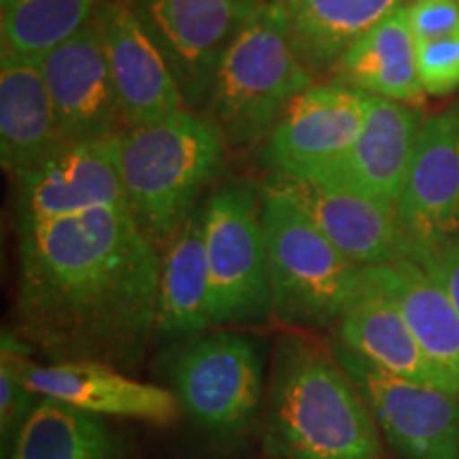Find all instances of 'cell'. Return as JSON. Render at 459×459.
<instances>
[{"mask_svg":"<svg viewBox=\"0 0 459 459\" xmlns=\"http://www.w3.org/2000/svg\"><path fill=\"white\" fill-rule=\"evenodd\" d=\"M181 409L200 429L232 440L254 428L260 415L262 355L249 336L217 332L189 344L175 366Z\"/></svg>","mask_w":459,"mask_h":459,"instance_id":"52a82bcc","label":"cell"},{"mask_svg":"<svg viewBox=\"0 0 459 459\" xmlns=\"http://www.w3.org/2000/svg\"><path fill=\"white\" fill-rule=\"evenodd\" d=\"M336 82L370 96L406 105H421L426 90L419 82L417 41L412 37L409 7L395 9L341 56Z\"/></svg>","mask_w":459,"mask_h":459,"instance_id":"ffe728a7","label":"cell"},{"mask_svg":"<svg viewBox=\"0 0 459 459\" xmlns=\"http://www.w3.org/2000/svg\"><path fill=\"white\" fill-rule=\"evenodd\" d=\"M395 304L429 358L459 378V311L421 264L398 260L366 268Z\"/></svg>","mask_w":459,"mask_h":459,"instance_id":"44dd1931","label":"cell"},{"mask_svg":"<svg viewBox=\"0 0 459 459\" xmlns=\"http://www.w3.org/2000/svg\"><path fill=\"white\" fill-rule=\"evenodd\" d=\"M211 325L203 209L187 217L160 262L156 334L189 336Z\"/></svg>","mask_w":459,"mask_h":459,"instance_id":"7402d4cb","label":"cell"},{"mask_svg":"<svg viewBox=\"0 0 459 459\" xmlns=\"http://www.w3.org/2000/svg\"><path fill=\"white\" fill-rule=\"evenodd\" d=\"M65 143L119 136L124 122L96 17L39 56Z\"/></svg>","mask_w":459,"mask_h":459,"instance_id":"7c38bea8","label":"cell"},{"mask_svg":"<svg viewBox=\"0 0 459 459\" xmlns=\"http://www.w3.org/2000/svg\"><path fill=\"white\" fill-rule=\"evenodd\" d=\"M395 221L406 260L421 264L459 245V107L423 122Z\"/></svg>","mask_w":459,"mask_h":459,"instance_id":"ba28073f","label":"cell"},{"mask_svg":"<svg viewBox=\"0 0 459 459\" xmlns=\"http://www.w3.org/2000/svg\"><path fill=\"white\" fill-rule=\"evenodd\" d=\"M406 7L415 41L459 32V0H409Z\"/></svg>","mask_w":459,"mask_h":459,"instance_id":"83f0119b","label":"cell"},{"mask_svg":"<svg viewBox=\"0 0 459 459\" xmlns=\"http://www.w3.org/2000/svg\"><path fill=\"white\" fill-rule=\"evenodd\" d=\"M370 94L344 83L311 85L291 102L264 145L273 172L304 175L347 153L364 130Z\"/></svg>","mask_w":459,"mask_h":459,"instance_id":"4fadbf2b","label":"cell"},{"mask_svg":"<svg viewBox=\"0 0 459 459\" xmlns=\"http://www.w3.org/2000/svg\"><path fill=\"white\" fill-rule=\"evenodd\" d=\"M338 342L389 375L459 394V378L423 351L406 319L368 273L338 319Z\"/></svg>","mask_w":459,"mask_h":459,"instance_id":"ac0fdd59","label":"cell"},{"mask_svg":"<svg viewBox=\"0 0 459 459\" xmlns=\"http://www.w3.org/2000/svg\"><path fill=\"white\" fill-rule=\"evenodd\" d=\"M65 139L39 57L0 45V164L11 177Z\"/></svg>","mask_w":459,"mask_h":459,"instance_id":"d6986e66","label":"cell"},{"mask_svg":"<svg viewBox=\"0 0 459 459\" xmlns=\"http://www.w3.org/2000/svg\"><path fill=\"white\" fill-rule=\"evenodd\" d=\"M124 124L152 126L186 111L179 83L156 43L126 0H102L96 9Z\"/></svg>","mask_w":459,"mask_h":459,"instance_id":"9a60e30c","label":"cell"},{"mask_svg":"<svg viewBox=\"0 0 459 459\" xmlns=\"http://www.w3.org/2000/svg\"><path fill=\"white\" fill-rule=\"evenodd\" d=\"M264 443L279 459H383V440L353 378L313 338H279Z\"/></svg>","mask_w":459,"mask_h":459,"instance_id":"7a4b0ae2","label":"cell"},{"mask_svg":"<svg viewBox=\"0 0 459 459\" xmlns=\"http://www.w3.org/2000/svg\"><path fill=\"white\" fill-rule=\"evenodd\" d=\"M417 71L426 94L445 96L459 88V32L417 41Z\"/></svg>","mask_w":459,"mask_h":459,"instance_id":"4316f807","label":"cell"},{"mask_svg":"<svg viewBox=\"0 0 459 459\" xmlns=\"http://www.w3.org/2000/svg\"><path fill=\"white\" fill-rule=\"evenodd\" d=\"M126 198L152 243L162 249L196 211L215 179L228 141L215 119L192 108L117 136Z\"/></svg>","mask_w":459,"mask_h":459,"instance_id":"3957f363","label":"cell"},{"mask_svg":"<svg viewBox=\"0 0 459 459\" xmlns=\"http://www.w3.org/2000/svg\"><path fill=\"white\" fill-rule=\"evenodd\" d=\"M4 459H119V443L100 417L41 398Z\"/></svg>","mask_w":459,"mask_h":459,"instance_id":"cb8c5ba5","label":"cell"},{"mask_svg":"<svg viewBox=\"0 0 459 459\" xmlns=\"http://www.w3.org/2000/svg\"><path fill=\"white\" fill-rule=\"evenodd\" d=\"M100 206H130L119 143H62L37 164L13 175L15 230L88 213Z\"/></svg>","mask_w":459,"mask_h":459,"instance_id":"8fae6325","label":"cell"},{"mask_svg":"<svg viewBox=\"0 0 459 459\" xmlns=\"http://www.w3.org/2000/svg\"><path fill=\"white\" fill-rule=\"evenodd\" d=\"M330 349L364 395L395 455L459 459V394L389 375L338 341Z\"/></svg>","mask_w":459,"mask_h":459,"instance_id":"9c48e42d","label":"cell"},{"mask_svg":"<svg viewBox=\"0 0 459 459\" xmlns=\"http://www.w3.org/2000/svg\"><path fill=\"white\" fill-rule=\"evenodd\" d=\"M313 73L302 65L283 4H260L223 51L206 107L228 145H254L304 90Z\"/></svg>","mask_w":459,"mask_h":459,"instance_id":"277c9868","label":"cell"},{"mask_svg":"<svg viewBox=\"0 0 459 459\" xmlns=\"http://www.w3.org/2000/svg\"><path fill=\"white\" fill-rule=\"evenodd\" d=\"M179 83L187 108L206 105L223 51L260 0H126Z\"/></svg>","mask_w":459,"mask_h":459,"instance_id":"30bf717a","label":"cell"},{"mask_svg":"<svg viewBox=\"0 0 459 459\" xmlns=\"http://www.w3.org/2000/svg\"><path fill=\"white\" fill-rule=\"evenodd\" d=\"M262 4H285L287 0H260Z\"/></svg>","mask_w":459,"mask_h":459,"instance_id":"f546056e","label":"cell"},{"mask_svg":"<svg viewBox=\"0 0 459 459\" xmlns=\"http://www.w3.org/2000/svg\"><path fill=\"white\" fill-rule=\"evenodd\" d=\"M457 107H459V105H457Z\"/></svg>","mask_w":459,"mask_h":459,"instance_id":"4dcf8cb0","label":"cell"},{"mask_svg":"<svg viewBox=\"0 0 459 459\" xmlns=\"http://www.w3.org/2000/svg\"><path fill=\"white\" fill-rule=\"evenodd\" d=\"M421 266L426 268L436 283L443 287L453 307L459 311V245H453L449 249L432 255L429 260L421 262Z\"/></svg>","mask_w":459,"mask_h":459,"instance_id":"f1b7e54d","label":"cell"},{"mask_svg":"<svg viewBox=\"0 0 459 459\" xmlns=\"http://www.w3.org/2000/svg\"><path fill=\"white\" fill-rule=\"evenodd\" d=\"M409 0H287L294 48L313 74L334 71L336 62L370 28Z\"/></svg>","mask_w":459,"mask_h":459,"instance_id":"603a6c76","label":"cell"},{"mask_svg":"<svg viewBox=\"0 0 459 459\" xmlns=\"http://www.w3.org/2000/svg\"><path fill=\"white\" fill-rule=\"evenodd\" d=\"M311 217L324 237L361 268L400 257L395 204L317 175L273 172L266 181Z\"/></svg>","mask_w":459,"mask_h":459,"instance_id":"5bb4252c","label":"cell"},{"mask_svg":"<svg viewBox=\"0 0 459 459\" xmlns=\"http://www.w3.org/2000/svg\"><path fill=\"white\" fill-rule=\"evenodd\" d=\"M160 262L130 206L17 228L13 330L49 364L134 368L156 334Z\"/></svg>","mask_w":459,"mask_h":459,"instance_id":"6da1fadb","label":"cell"},{"mask_svg":"<svg viewBox=\"0 0 459 459\" xmlns=\"http://www.w3.org/2000/svg\"><path fill=\"white\" fill-rule=\"evenodd\" d=\"M28 385L41 398H51L96 417H122L170 426L181 415V402L169 389L136 381L100 361L34 364Z\"/></svg>","mask_w":459,"mask_h":459,"instance_id":"2e32d148","label":"cell"},{"mask_svg":"<svg viewBox=\"0 0 459 459\" xmlns=\"http://www.w3.org/2000/svg\"><path fill=\"white\" fill-rule=\"evenodd\" d=\"M102 0H0V45L26 56L66 41L94 17Z\"/></svg>","mask_w":459,"mask_h":459,"instance_id":"d4e9b609","label":"cell"},{"mask_svg":"<svg viewBox=\"0 0 459 459\" xmlns=\"http://www.w3.org/2000/svg\"><path fill=\"white\" fill-rule=\"evenodd\" d=\"M421 126L415 105L370 96L368 117L353 147L324 169L304 175H317L398 204Z\"/></svg>","mask_w":459,"mask_h":459,"instance_id":"e0dca14e","label":"cell"},{"mask_svg":"<svg viewBox=\"0 0 459 459\" xmlns=\"http://www.w3.org/2000/svg\"><path fill=\"white\" fill-rule=\"evenodd\" d=\"M28 344L17 336V332L3 330L0 341V436H3V455L11 449L22 423L30 415L34 406L41 402L28 385V372L37 361Z\"/></svg>","mask_w":459,"mask_h":459,"instance_id":"484cf974","label":"cell"},{"mask_svg":"<svg viewBox=\"0 0 459 459\" xmlns=\"http://www.w3.org/2000/svg\"><path fill=\"white\" fill-rule=\"evenodd\" d=\"M273 315L294 328L338 324L364 287L366 268L342 255L290 196L262 192Z\"/></svg>","mask_w":459,"mask_h":459,"instance_id":"5b68a950","label":"cell"},{"mask_svg":"<svg viewBox=\"0 0 459 459\" xmlns=\"http://www.w3.org/2000/svg\"><path fill=\"white\" fill-rule=\"evenodd\" d=\"M213 325H249L273 315L262 198L254 187L228 183L203 206Z\"/></svg>","mask_w":459,"mask_h":459,"instance_id":"8992f818","label":"cell"}]
</instances>
